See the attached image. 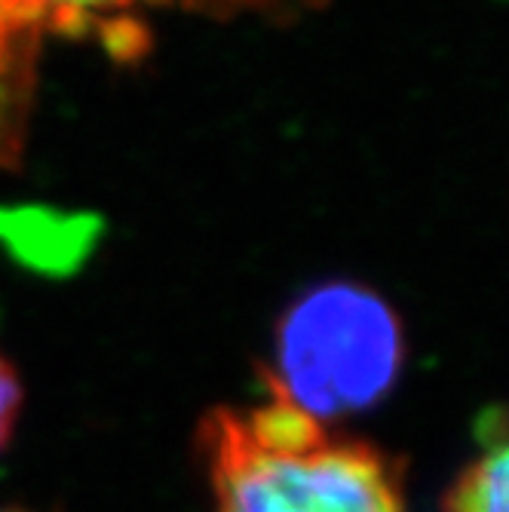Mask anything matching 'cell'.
I'll return each instance as SVG.
<instances>
[{
	"label": "cell",
	"mask_w": 509,
	"mask_h": 512,
	"mask_svg": "<svg viewBox=\"0 0 509 512\" xmlns=\"http://www.w3.org/2000/svg\"><path fill=\"white\" fill-rule=\"evenodd\" d=\"M215 512H402L387 457L273 399L203 427Z\"/></svg>",
	"instance_id": "cell-1"
},
{
	"label": "cell",
	"mask_w": 509,
	"mask_h": 512,
	"mask_svg": "<svg viewBox=\"0 0 509 512\" xmlns=\"http://www.w3.org/2000/svg\"><path fill=\"white\" fill-rule=\"evenodd\" d=\"M402 362V322L378 292L322 283L280 319L273 399L322 424L378 405L399 381Z\"/></svg>",
	"instance_id": "cell-2"
},
{
	"label": "cell",
	"mask_w": 509,
	"mask_h": 512,
	"mask_svg": "<svg viewBox=\"0 0 509 512\" xmlns=\"http://www.w3.org/2000/svg\"><path fill=\"white\" fill-rule=\"evenodd\" d=\"M40 37L13 0H0V169L16 166L25 148Z\"/></svg>",
	"instance_id": "cell-3"
},
{
	"label": "cell",
	"mask_w": 509,
	"mask_h": 512,
	"mask_svg": "<svg viewBox=\"0 0 509 512\" xmlns=\"http://www.w3.org/2000/svg\"><path fill=\"white\" fill-rule=\"evenodd\" d=\"M13 4L40 34H99L114 56H135L148 43V34L132 16L138 7L160 0H13Z\"/></svg>",
	"instance_id": "cell-4"
},
{
	"label": "cell",
	"mask_w": 509,
	"mask_h": 512,
	"mask_svg": "<svg viewBox=\"0 0 509 512\" xmlns=\"http://www.w3.org/2000/svg\"><path fill=\"white\" fill-rule=\"evenodd\" d=\"M445 512H509V439L464 470L448 494Z\"/></svg>",
	"instance_id": "cell-5"
},
{
	"label": "cell",
	"mask_w": 509,
	"mask_h": 512,
	"mask_svg": "<svg viewBox=\"0 0 509 512\" xmlns=\"http://www.w3.org/2000/svg\"><path fill=\"white\" fill-rule=\"evenodd\" d=\"M197 10H218V13H237V10H258L267 16H298L326 7L329 0H184Z\"/></svg>",
	"instance_id": "cell-6"
},
{
	"label": "cell",
	"mask_w": 509,
	"mask_h": 512,
	"mask_svg": "<svg viewBox=\"0 0 509 512\" xmlns=\"http://www.w3.org/2000/svg\"><path fill=\"white\" fill-rule=\"evenodd\" d=\"M19 402H22V390H19V378L10 368V362L0 356V448L10 442L16 414H19Z\"/></svg>",
	"instance_id": "cell-7"
},
{
	"label": "cell",
	"mask_w": 509,
	"mask_h": 512,
	"mask_svg": "<svg viewBox=\"0 0 509 512\" xmlns=\"http://www.w3.org/2000/svg\"><path fill=\"white\" fill-rule=\"evenodd\" d=\"M0 512H16V509H0Z\"/></svg>",
	"instance_id": "cell-8"
}]
</instances>
